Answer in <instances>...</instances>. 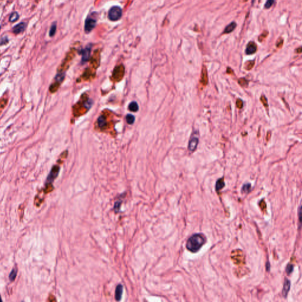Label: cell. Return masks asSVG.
<instances>
[{"instance_id":"1","label":"cell","mask_w":302,"mask_h":302,"mask_svg":"<svg viewBox=\"0 0 302 302\" xmlns=\"http://www.w3.org/2000/svg\"><path fill=\"white\" fill-rule=\"evenodd\" d=\"M206 242V238L202 234H195L189 238L187 243V248L193 252H197Z\"/></svg>"},{"instance_id":"2","label":"cell","mask_w":302,"mask_h":302,"mask_svg":"<svg viewBox=\"0 0 302 302\" xmlns=\"http://www.w3.org/2000/svg\"><path fill=\"white\" fill-rule=\"evenodd\" d=\"M122 16V10L119 6L112 7L108 12V18L112 21L119 20Z\"/></svg>"},{"instance_id":"3","label":"cell","mask_w":302,"mask_h":302,"mask_svg":"<svg viewBox=\"0 0 302 302\" xmlns=\"http://www.w3.org/2000/svg\"><path fill=\"white\" fill-rule=\"evenodd\" d=\"M96 23H97L96 20L94 19L93 18L89 17H87V18L86 19L85 23H84L85 32L87 34L91 33L94 29V28L96 27Z\"/></svg>"},{"instance_id":"4","label":"cell","mask_w":302,"mask_h":302,"mask_svg":"<svg viewBox=\"0 0 302 302\" xmlns=\"http://www.w3.org/2000/svg\"><path fill=\"white\" fill-rule=\"evenodd\" d=\"M91 46H87L86 48L82 49L80 51V54H81V61L83 63L87 62L90 57H91Z\"/></svg>"},{"instance_id":"5","label":"cell","mask_w":302,"mask_h":302,"mask_svg":"<svg viewBox=\"0 0 302 302\" xmlns=\"http://www.w3.org/2000/svg\"><path fill=\"white\" fill-rule=\"evenodd\" d=\"M199 143V139L197 137H192L191 138L188 144V150L191 152H194L197 148Z\"/></svg>"},{"instance_id":"6","label":"cell","mask_w":302,"mask_h":302,"mask_svg":"<svg viewBox=\"0 0 302 302\" xmlns=\"http://www.w3.org/2000/svg\"><path fill=\"white\" fill-rule=\"evenodd\" d=\"M59 172V168L57 166H54L52 169L47 179V181L48 182H52L57 176Z\"/></svg>"},{"instance_id":"7","label":"cell","mask_w":302,"mask_h":302,"mask_svg":"<svg viewBox=\"0 0 302 302\" xmlns=\"http://www.w3.org/2000/svg\"><path fill=\"white\" fill-rule=\"evenodd\" d=\"M257 51V46L253 42H250L247 46L245 53L247 54H252Z\"/></svg>"},{"instance_id":"8","label":"cell","mask_w":302,"mask_h":302,"mask_svg":"<svg viewBox=\"0 0 302 302\" xmlns=\"http://www.w3.org/2000/svg\"><path fill=\"white\" fill-rule=\"evenodd\" d=\"M290 286H291L290 281L289 280H288L287 279H286L284 280V282L283 288V290H282L283 296L284 297H287L288 293L290 289Z\"/></svg>"},{"instance_id":"9","label":"cell","mask_w":302,"mask_h":302,"mask_svg":"<svg viewBox=\"0 0 302 302\" xmlns=\"http://www.w3.org/2000/svg\"><path fill=\"white\" fill-rule=\"evenodd\" d=\"M25 27L26 25L24 23H20L13 27V31L15 34H19L22 33L25 30Z\"/></svg>"},{"instance_id":"10","label":"cell","mask_w":302,"mask_h":302,"mask_svg":"<svg viewBox=\"0 0 302 302\" xmlns=\"http://www.w3.org/2000/svg\"><path fill=\"white\" fill-rule=\"evenodd\" d=\"M123 287L122 284H118L115 290V298L116 299V300H120L123 294Z\"/></svg>"},{"instance_id":"11","label":"cell","mask_w":302,"mask_h":302,"mask_svg":"<svg viewBox=\"0 0 302 302\" xmlns=\"http://www.w3.org/2000/svg\"><path fill=\"white\" fill-rule=\"evenodd\" d=\"M236 26H237V24H236L235 22H232V23H231L229 25H228L226 27V28H225V30H224V33H226V34L230 33L231 32L235 30V28H236Z\"/></svg>"},{"instance_id":"12","label":"cell","mask_w":302,"mask_h":302,"mask_svg":"<svg viewBox=\"0 0 302 302\" xmlns=\"http://www.w3.org/2000/svg\"><path fill=\"white\" fill-rule=\"evenodd\" d=\"M225 186V183L224 181V179L220 178L219 180H217L216 182V185H215V189L217 191H219L220 190H222Z\"/></svg>"},{"instance_id":"13","label":"cell","mask_w":302,"mask_h":302,"mask_svg":"<svg viewBox=\"0 0 302 302\" xmlns=\"http://www.w3.org/2000/svg\"><path fill=\"white\" fill-rule=\"evenodd\" d=\"M129 109L132 112H137L139 109V106L136 102H132L129 105Z\"/></svg>"},{"instance_id":"14","label":"cell","mask_w":302,"mask_h":302,"mask_svg":"<svg viewBox=\"0 0 302 302\" xmlns=\"http://www.w3.org/2000/svg\"><path fill=\"white\" fill-rule=\"evenodd\" d=\"M98 125L101 128H103L104 127L106 124V119L105 118V117L101 116H100L98 119Z\"/></svg>"},{"instance_id":"15","label":"cell","mask_w":302,"mask_h":302,"mask_svg":"<svg viewBox=\"0 0 302 302\" xmlns=\"http://www.w3.org/2000/svg\"><path fill=\"white\" fill-rule=\"evenodd\" d=\"M135 117L134 116H133L132 115H130V114H128L127 115V116H126V122L128 124H132L134 122H135Z\"/></svg>"},{"instance_id":"16","label":"cell","mask_w":302,"mask_h":302,"mask_svg":"<svg viewBox=\"0 0 302 302\" xmlns=\"http://www.w3.org/2000/svg\"><path fill=\"white\" fill-rule=\"evenodd\" d=\"M17 270L16 269H13L12 270V271L10 272V275H9V279H10V281H14V280L16 279V278L17 277Z\"/></svg>"},{"instance_id":"17","label":"cell","mask_w":302,"mask_h":302,"mask_svg":"<svg viewBox=\"0 0 302 302\" xmlns=\"http://www.w3.org/2000/svg\"><path fill=\"white\" fill-rule=\"evenodd\" d=\"M19 18V14H18V13L17 12H14L11 15H10V17L9 18V20L10 22H15L16 21L18 20Z\"/></svg>"},{"instance_id":"18","label":"cell","mask_w":302,"mask_h":302,"mask_svg":"<svg viewBox=\"0 0 302 302\" xmlns=\"http://www.w3.org/2000/svg\"><path fill=\"white\" fill-rule=\"evenodd\" d=\"M56 29H57V25L56 23H53L52 24V25L51 26L50 32H49V35L50 37H53L55 35V33L56 32Z\"/></svg>"},{"instance_id":"19","label":"cell","mask_w":302,"mask_h":302,"mask_svg":"<svg viewBox=\"0 0 302 302\" xmlns=\"http://www.w3.org/2000/svg\"><path fill=\"white\" fill-rule=\"evenodd\" d=\"M251 189V184H245L243 185L242 188V191L244 192H248Z\"/></svg>"},{"instance_id":"20","label":"cell","mask_w":302,"mask_h":302,"mask_svg":"<svg viewBox=\"0 0 302 302\" xmlns=\"http://www.w3.org/2000/svg\"><path fill=\"white\" fill-rule=\"evenodd\" d=\"M274 3V0H267L265 4V8L266 9L270 8Z\"/></svg>"},{"instance_id":"21","label":"cell","mask_w":302,"mask_h":302,"mask_svg":"<svg viewBox=\"0 0 302 302\" xmlns=\"http://www.w3.org/2000/svg\"><path fill=\"white\" fill-rule=\"evenodd\" d=\"M293 270V266L292 265H288L286 268V272L288 274H290L292 273Z\"/></svg>"},{"instance_id":"22","label":"cell","mask_w":302,"mask_h":302,"mask_svg":"<svg viewBox=\"0 0 302 302\" xmlns=\"http://www.w3.org/2000/svg\"><path fill=\"white\" fill-rule=\"evenodd\" d=\"M236 105L237 106L238 108L239 109H241L243 108V102L240 99H238L236 102Z\"/></svg>"},{"instance_id":"23","label":"cell","mask_w":302,"mask_h":302,"mask_svg":"<svg viewBox=\"0 0 302 302\" xmlns=\"http://www.w3.org/2000/svg\"><path fill=\"white\" fill-rule=\"evenodd\" d=\"M64 74H58L56 77V80L59 81H62L63 79H64Z\"/></svg>"},{"instance_id":"24","label":"cell","mask_w":302,"mask_h":302,"mask_svg":"<svg viewBox=\"0 0 302 302\" xmlns=\"http://www.w3.org/2000/svg\"><path fill=\"white\" fill-rule=\"evenodd\" d=\"M121 204V202L120 201H117L116 202H115V206H114V209H115V211L117 212L119 209V207H120V205Z\"/></svg>"},{"instance_id":"25","label":"cell","mask_w":302,"mask_h":302,"mask_svg":"<svg viewBox=\"0 0 302 302\" xmlns=\"http://www.w3.org/2000/svg\"><path fill=\"white\" fill-rule=\"evenodd\" d=\"M0 301H2V299H1V296H0Z\"/></svg>"}]
</instances>
